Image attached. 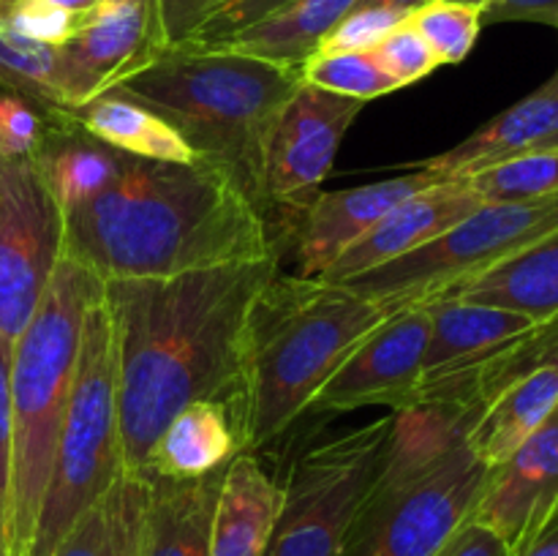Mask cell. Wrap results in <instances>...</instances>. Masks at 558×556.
<instances>
[{"label":"cell","instance_id":"24","mask_svg":"<svg viewBox=\"0 0 558 556\" xmlns=\"http://www.w3.org/2000/svg\"><path fill=\"white\" fill-rule=\"evenodd\" d=\"M558 407V368L529 371L499 392L480 412L466 434V445L488 469L505 463Z\"/></svg>","mask_w":558,"mask_h":556},{"label":"cell","instance_id":"20","mask_svg":"<svg viewBox=\"0 0 558 556\" xmlns=\"http://www.w3.org/2000/svg\"><path fill=\"white\" fill-rule=\"evenodd\" d=\"M238 452H243V442L232 409L223 401H194L161 431L145 472L169 480H196L227 469Z\"/></svg>","mask_w":558,"mask_h":556},{"label":"cell","instance_id":"7","mask_svg":"<svg viewBox=\"0 0 558 556\" xmlns=\"http://www.w3.org/2000/svg\"><path fill=\"white\" fill-rule=\"evenodd\" d=\"M558 229V196L483 205L423 249L336 283L379 303L387 314L439 298Z\"/></svg>","mask_w":558,"mask_h":556},{"label":"cell","instance_id":"13","mask_svg":"<svg viewBox=\"0 0 558 556\" xmlns=\"http://www.w3.org/2000/svg\"><path fill=\"white\" fill-rule=\"evenodd\" d=\"M163 49L156 0H104L58 47V114L112 90Z\"/></svg>","mask_w":558,"mask_h":556},{"label":"cell","instance_id":"1","mask_svg":"<svg viewBox=\"0 0 558 556\" xmlns=\"http://www.w3.org/2000/svg\"><path fill=\"white\" fill-rule=\"evenodd\" d=\"M276 273L270 254L169 278L104 281L123 469L145 472L161 431L189 403L223 401L234 412L251 314Z\"/></svg>","mask_w":558,"mask_h":556},{"label":"cell","instance_id":"27","mask_svg":"<svg viewBox=\"0 0 558 556\" xmlns=\"http://www.w3.org/2000/svg\"><path fill=\"white\" fill-rule=\"evenodd\" d=\"M360 0H294L278 14L234 33L210 49L248 55L289 69H303L319 49L322 38L357 5Z\"/></svg>","mask_w":558,"mask_h":556},{"label":"cell","instance_id":"36","mask_svg":"<svg viewBox=\"0 0 558 556\" xmlns=\"http://www.w3.org/2000/svg\"><path fill=\"white\" fill-rule=\"evenodd\" d=\"M289 3H294V0H227V3L218 5V9L191 33L189 41L180 44V47L210 49L216 47V44L227 41L234 33L245 31V27L278 14V11L287 9Z\"/></svg>","mask_w":558,"mask_h":556},{"label":"cell","instance_id":"33","mask_svg":"<svg viewBox=\"0 0 558 556\" xmlns=\"http://www.w3.org/2000/svg\"><path fill=\"white\" fill-rule=\"evenodd\" d=\"M409 11L387 9V5H354L325 38L314 55L327 52H371L379 47L387 33L396 31Z\"/></svg>","mask_w":558,"mask_h":556},{"label":"cell","instance_id":"40","mask_svg":"<svg viewBox=\"0 0 558 556\" xmlns=\"http://www.w3.org/2000/svg\"><path fill=\"white\" fill-rule=\"evenodd\" d=\"M436 556H510V545L477 521H469Z\"/></svg>","mask_w":558,"mask_h":556},{"label":"cell","instance_id":"41","mask_svg":"<svg viewBox=\"0 0 558 556\" xmlns=\"http://www.w3.org/2000/svg\"><path fill=\"white\" fill-rule=\"evenodd\" d=\"M510 556H558V505L529 537L510 551Z\"/></svg>","mask_w":558,"mask_h":556},{"label":"cell","instance_id":"8","mask_svg":"<svg viewBox=\"0 0 558 556\" xmlns=\"http://www.w3.org/2000/svg\"><path fill=\"white\" fill-rule=\"evenodd\" d=\"M488 474L463 439L420 472L379 478L341 556H436L472 521Z\"/></svg>","mask_w":558,"mask_h":556},{"label":"cell","instance_id":"22","mask_svg":"<svg viewBox=\"0 0 558 556\" xmlns=\"http://www.w3.org/2000/svg\"><path fill=\"white\" fill-rule=\"evenodd\" d=\"M439 298L496 305L537 322L550 319L558 314V229Z\"/></svg>","mask_w":558,"mask_h":556},{"label":"cell","instance_id":"11","mask_svg":"<svg viewBox=\"0 0 558 556\" xmlns=\"http://www.w3.org/2000/svg\"><path fill=\"white\" fill-rule=\"evenodd\" d=\"M365 101L300 85L267 134L262 158L265 202L305 207L330 174L336 153Z\"/></svg>","mask_w":558,"mask_h":556},{"label":"cell","instance_id":"9","mask_svg":"<svg viewBox=\"0 0 558 556\" xmlns=\"http://www.w3.org/2000/svg\"><path fill=\"white\" fill-rule=\"evenodd\" d=\"M390 431L392 409L298 458L283 483L267 556H341L343 540L385 467Z\"/></svg>","mask_w":558,"mask_h":556},{"label":"cell","instance_id":"12","mask_svg":"<svg viewBox=\"0 0 558 556\" xmlns=\"http://www.w3.org/2000/svg\"><path fill=\"white\" fill-rule=\"evenodd\" d=\"M430 336L423 303L387 314L319 387L308 412L341 414L360 407L401 409L414 401Z\"/></svg>","mask_w":558,"mask_h":556},{"label":"cell","instance_id":"18","mask_svg":"<svg viewBox=\"0 0 558 556\" xmlns=\"http://www.w3.org/2000/svg\"><path fill=\"white\" fill-rule=\"evenodd\" d=\"M283 505L254 452H238L223 469L210 527V556H267Z\"/></svg>","mask_w":558,"mask_h":556},{"label":"cell","instance_id":"17","mask_svg":"<svg viewBox=\"0 0 558 556\" xmlns=\"http://www.w3.org/2000/svg\"><path fill=\"white\" fill-rule=\"evenodd\" d=\"M423 305L430 316V336L420 385L472 368L539 325L537 319L518 311L469 300L430 298Z\"/></svg>","mask_w":558,"mask_h":556},{"label":"cell","instance_id":"35","mask_svg":"<svg viewBox=\"0 0 558 556\" xmlns=\"http://www.w3.org/2000/svg\"><path fill=\"white\" fill-rule=\"evenodd\" d=\"M49 118L20 93H0V158H33L41 145Z\"/></svg>","mask_w":558,"mask_h":556},{"label":"cell","instance_id":"25","mask_svg":"<svg viewBox=\"0 0 558 556\" xmlns=\"http://www.w3.org/2000/svg\"><path fill=\"white\" fill-rule=\"evenodd\" d=\"M150 505L147 472H123L69 529L49 556H140Z\"/></svg>","mask_w":558,"mask_h":556},{"label":"cell","instance_id":"34","mask_svg":"<svg viewBox=\"0 0 558 556\" xmlns=\"http://www.w3.org/2000/svg\"><path fill=\"white\" fill-rule=\"evenodd\" d=\"M371 52H374L376 63L396 80L398 87L414 85V82L425 80V76L439 69L434 49L414 31L409 16L396 31L387 33V38H381L379 47H374Z\"/></svg>","mask_w":558,"mask_h":556},{"label":"cell","instance_id":"43","mask_svg":"<svg viewBox=\"0 0 558 556\" xmlns=\"http://www.w3.org/2000/svg\"><path fill=\"white\" fill-rule=\"evenodd\" d=\"M49 3L60 5V9L65 11H74V14H87V11H93L96 5H101L104 0H49Z\"/></svg>","mask_w":558,"mask_h":556},{"label":"cell","instance_id":"3","mask_svg":"<svg viewBox=\"0 0 558 556\" xmlns=\"http://www.w3.org/2000/svg\"><path fill=\"white\" fill-rule=\"evenodd\" d=\"M387 316L374 300L319 278H272L251 314L234 420L256 452L308 412L319 387Z\"/></svg>","mask_w":558,"mask_h":556},{"label":"cell","instance_id":"29","mask_svg":"<svg viewBox=\"0 0 558 556\" xmlns=\"http://www.w3.org/2000/svg\"><path fill=\"white\" fill-rule=\"evenodd\" d=\"M0 87L31 98L47 118L58 114V47L0 25Z\"/></svg>","mask_w":558,"mask_h":556},{"label":"cell","instance_id":"31","mask_svg":"<svg viewBox=\"0 0 558 556\" xmlns=\"http://www.w3.org/2000/svg\"><path fill=\"white\" fill-rule=\"evenodd\" d=\"M305 85L338 96L371 101L398 90L396 80L376 63L374 52H327L311 55L300 69Z\"/></svg>","mask_w":558,"mask_h":556},{"label":"cell","instance_id":"14","mask_svg":"<svg viewBox=\"0 0 558 556\" xmlns=\"http://www.w3.org/2000/svg\"><path fill=\"white\" fill-rule=\"evenodd\" d=\"M441 180L447 178H441L439 172L417 169V172L398 174V178L357 185L349 191L316 194L308 205L300 207L303 221L298 227V276L319 278L392 207Z\"/></svg>","mask_w":558,"mask_h":556},{"label":"cell","instance_id":"2","mask_svg":"<svg viewBox=\"0 0 558 556\" xmlns=\"http://www.w3.org/2000/svg\"><path fill=\"white\" fill-rule=\"evenodd\" d=\"M270 254L262 205L207 156L174 164L125 153L101 194L63 210V256L101 281L169 278Z\"/></svg>","mask_w":558,"mask_h":556},{"label":"cell","instance_id":"5","mask_svg":"<svg viewBox=\"0 0 558 556\" xmlns=\"http://www.w3.org/2000/svg\"><path fill=\"white\" fill-rule=\"evenodd\" d=\"M104 281L85 265L63 256L11 343V485L5 512V556H31L38 510L52 472L54 447L71 396L82 330Z\"/></svg>","mask_w":558,"mask_h":556},{"label":"cell","instance_id":"15","mask_svg":"<svg viewBox=\"0 0 558 556\" xmlns=\"http://www.w3.org/2000/svg\"><path fill=\"white\" fill-rule=\"evenodd\" d=\"M558 505V407L556 412L496 469L472 521L499 534L510 551L534 532Z\"/></svg>","mask_w":558,"mask_h":556},{"label":"cell","instance_id":"37","mask_svg":"<svg viewBox=\"0 0 558 556\" xmlns=\"http://www.w3.org/2000/svg\"><path fill=\"white\" fill-rule=\"evenodd\" d=\"M227 0H156L158 27L163 47L172 49L189 41L191 33Z\"/></svg>","mask_w":558,"mask_h":556},{"label":"cell","instance_id":"45","mask_svg":"<svg viewBox=\"0 0 558 556\" xmlns=\"http://www.w3.org/2000/svg\"><path fill=\"white\" fill-rule=\"evenodd\" d=\"M0 556H5V545H3V537H0Z\"/></svg>","mask_w":558,"mask_h":556},{"label":"cell","instance_id":"23","mask_svg":"<svg viewBox=\"0 0 558 556\" xmlns=\"http://www.w3.org/2000/svg\"><path fill=\"white\" fill-rule=\"evenodd\" d=\"M123 156V150L104 145L65 114H52L41 145L33 153V164L60 210H71L101 194L118 178Z\"/></svg>","mask_w":558,"mask_h":556},{"label":"cell","instance_id":"44","mask_svg":"<svg viewBox=\"0 0 558 556\" xmlns=\"http://www.w3.org/2000/svg\"><path fill=\"white\" fill-rule=\"evenodd\" d=\"M543 147H558V131H556V134H550L548 140L543 142V145H539V147H534V150H543Z\"/></svg>","mask_w":558,"mask_h":556},{"label":"cell","instance_id":"46","mask_svg":"<svg viewBox=\"0 0 558 556\" xmlns=\"http://www.w3.org/2000/svg\"><path fill=\"white\" fill-rule=\"evenodd\" d=\"M556 27H558V25H556Z\"/></svg>","mask_w":558,"mask_h":556},{"label":"cell","instance_id":"28","mask_svg":"<svg viewBox=\"0 0 558 556\" xmlns=\"http://www.w3.org/2000/svg\"><path fill=\"white\" fill-rule=\"evenodd\" d=\"M466 183L483 200V205L558 196V147H543V150L512 156L507 161L469 174Z\"/></svg>","mask_w":558,"mask_h":556},{"label":"cell","instance_id":"30","mask_svg":"<svg viewBox=\"0 0 558 556\" xmlns=\"http://www.w3.org/2000/svg\"><path fill=\"white\" fill-rule=\"evenodd\" d=\"M409 22L434 49L439 65H458L477 44L483 9L461 0H428L409 14Z\"/></svg>","mask_w":558,"mask_h":556},{"label":"cell","instance_id":"42","mask_svg":"<svg viewBox=\"0 0 558 556\" xmlns=\"http://www.w3.org/2000/svg\"><path fill=\"white\" fill-rule=\"evenodd\" d=\"M428 0H360L357 5H387V9H398V11H409L412 14L414 9H420Z\"/></svg>","mask_w":558,"mask_h":556},{"label":"cell","instance_id":"16","mask_svg":"<svg viewBox=\"0 0 558 556\" xmlns=\"http://www.w3.org/2000/svg\"><path fill=\"white\" fill-rule=\"evenodd\" d=\"M483 200L469 189L466 178H450L392 207L371 232L349 245L319 276L325 283H343L354 276L387 265L403 254L423 249L425 243L445 234L466 216H472Z\"/></svg>","mask_w":558,"mask_h":556},{"label":"cell","instance_id":"32","mask_svg":"<svg viewBox=\"0 0 558 556\" xmlns=\"http://www.w3.org/2000/svg\"><path fill=\"white\" fill-rule=\"evenodd\" d=\"M82 16L49 0H0V25L49 47H63L80 31Z\"/></svg>","mask_w":558,"mask_h":556},{"label":"cell","instance_id":"19","mask_svg":"<svg viewBox=\"0 0 558 556\" xmlns=\"http://www.w3.org/2000/svg\"><path fill=\"white\" fill-rule=\"evenodd\" d=\"M558 131V71L545 85L529 93L510 109L474 131L461 145L420 161V169L439 172L441 178H469V174L507 161L512 156L534 150Z\"/></svg>","mask_w":558,"mask_h":556},{"label":"cell","instance_id":"4","mask_svg":"<svg viewBox=\"0 0 558 556\" xmlns=\"http://www.w3.org/2000/svg\"><path fill=\"white\" fill-rule=\"evenodd\" d=\"M300 85L303 74L289 65L229 49L172 47L112 90L161 114L196 156L227 164L262 205L267 134Z\"/></svg>","mask_w":558,"mask_h":556},{"label":"cell","instance_id":"26","mask_svg":"<svg viewBox=\"0 0 558 556\" xmlns=\"http://www.w3.org/2000/svg\"><path fill=\"white\" fill-rule=\"evenodd\" d=\"M63 114L87 134L101 140L104 145L129 153V156L174 164H189L199 158L194 147L183 140V134L169 125L161 114L114 90L101 93Z\"/></svg>","mask_w":558,"mask_h":556},{"label":"cell","instance_id":"10","mask_svg":"<svg viewBox=\"0 0 558 556\" xmlns=\"http://www.w3.org/2000/svg\"><path fill=\"white\" fill-rule=\"evenodd\" d=\"M63 259V210L33 158H0V338L16 341Z\"/></svg>","mask_w":558,"mask_h":556},{"label":"cell","instance_id":"38","mask_svg":"<svg viewBox=\"0 0 558 556\" xmlns=\"http://www.w3.org/2000/svg\"><path fill=\"white\" fill-rule=\"evenodd\" d=\"M11 343L0 338V537L5 532L11 485Z\"/></svg>","mask_w":558,"mask_h":556},{"label":"cell","instance_id":"39","mask_svg":"<svg viewBox=\"0 0 558 556\" xmlns=\"http://www.w3.org/2000/svg\"><path fill=\"white\" fill-rule=\"evenodd\" d=\"M496 22L558 25V0H494L483 11V25H496Z\"/></svg>","mask_w":558,"mask_h":556},{"label":"cell","instance_id":"6","mask_svg":"<svg viewBox=\"0 0 558 556\" xmlns=\"http://www.w3.org/2000/svg\"><path fill=\"white\" fill-rule=\"evenodd\" d=\"M123 472L118 423L114 343L104 294L90 309L82 330L71 396L54 447L52 472L38 510L31 556H49Z\"/></svg>","mask_w":558,"mask_h":556},{"label":"cell","instance_id":"21","mask_svg":"<svg viewBox=\"0 0 558 556\" xmlns=\"http://www.w3.org/2000/svg\"><path fill=\"white\" fill-rule=\"evenodd\" d=\"M150 505L140 556H210V527L221 472L196 480H169L147 472Z\"/></svg>","mask_w":558,"mask_h":556}]
</instances>
